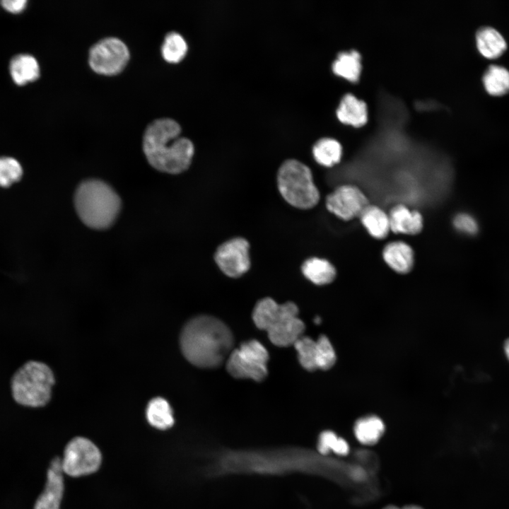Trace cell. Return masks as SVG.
<instances>
[{
    "label": "cell",
    "mask_w": 509,
    "mask_h": 509,
    "mask_svg": "<svg viewBox=\"0 0 509 509\" xmlns=\"http://www.w3.org/2000/svg\"><path fill=\"white\" fill-rule=\"evenodd\" d=\"M62 459L52 460L47 473L45 486L35 501L34 509H60L64 493Z\"/></svg>",
    "instance_id": "12"
},
{
    "label": "cell",
    "mask_w": 509,
    "mask_h": 509,
    "mask_svg": "<svg viewBox=\"0 0 509 509\" xmlns=\"http://www.w3.org/2000/svg\"><path fill=\"white\" fill-rule=\"evenodd\" d=\"M101 460V453L92 441L86 438L76 437L65 447L62 467L64 473L78 477L96 472Z\"/></svg>",
    "instance_id": "8"
},
{
    "label": "cell",
    "mask_w": 509,
    "mask_h": 509,
    "mask_svg": "<svg viewBox=\"0 0 509 509\" xmlns=\"http://www.w3.org/2000/svg\"><path fill=\"white\" fill-rule=\"evenodd\" d=\"M23 169L20 162L10 156L0 157V187H8L20 181Z\"/></svg>",
    "instance_id": "27"
},
{
    "label": "cell",
    "mask_w": 509,
    "mask_h": 509,
    "mask_svg": "<svg viewBox=\"0 0 509 509\" xmlns=\"http://www.w3.org/2000/svg\"><path fill=\"white\" fill-rule=\"evenodd\" d=\"M402 509H423V508L419 506H417V505H407V506L402 508Z\"/></svg>",
    "instance_id": "34"
},
{
    "label": "cell",
    "mask_w": 509,
    "mask_h": 509,
    "mask_svg": "<svg viewBox=\"0 0 509 509\" xmlns=\"http://www.w3.org/2000/svg\"><path fill=\"white\" fill-rule=\"evenodd\" d=\"M28 1L26 0H4L1 1V6L11 13H19L25 9Z\"/></svg>",
    "instance_id": "31"
},
{
    "label": "cell",
    "mask_w": 509,
    "mask_h": 509,
    "mask_svg": "<svg viewBox=\"0 0 509 509\" xmlns=\"http://www.w3.org/2000/svg\"><path fill=\"white\" fill-rule=\"evenodd\" d=\"M249 242L241 237L231 238L216 249L215 262L221 271L226 276L238 278L250 268Z\"/></svg>",
    "instance_id": "10"
},
{
    "label": "cell",
    "mask_w": 509,
    "mask_h": 509,
    "mask_svg": "<svg viewBox=\"0 0 509 509\" xmlns=\"http://www.w3.org/2000/svg\"><path fill=\"white\" fill-rule=\"evenodd\" d=\"M301 271L306 279L319 286L332 283L337 275L336 269L332 263L316 257L307 259L301 266Z\"/></svg>",
    "instance_id": "18"
},
{
    "label": "cell",
    "mask_w": 509,
    "mask_h": 509,
    "mask_svg": "<svg viewBox=\"0 0 509 509\" xmlns=\"http://www.w3.org/2000/svg\"><path fill=\"white\" fill-rule=\"evenodd\" d=\"M298 315L294 303L280 305L271 298H264L255 305L252 319L259 329L267 332L271 343L286 347L294 345L303 336L305 327Z\"/></svg>",
    "instance_id": "4"
},
{
    "label": "cell",
    "mask_w": 509,
    "mask_h": 509,
    "mask_svg": "<svg viewBox=\"0 0 509 509\" xmlns=\"http://www.w3.org/2000/svg\"><path fill=\"white\" fill-rule=\"evenodd\" d=\"M453 226L459 232L467 235H474L478 232L479 225L472 215L460 213L453 218Z\"/></svg>",
    "instance_id": "30"
},
{
    "label": "cell",
    "mask_w": 509,
    "mask_h": 509,
    "mask_svg": "<svg viewBox=\"0 0 509 509\" xmlns=\"http://www.w3.org/2000/svg\"><path fill=\"white\" fill-rule=\"evenodd\" d=\"M325 204L332 213L342 220L349 221L359 217L370 204L358 187L344 185L336 188L326 197Z\"/></svg>",
    "instance_id": "11"
},
{
    "label": "cell",
    "mask_w": 509,
    "mask_h": 509,
    "mask_svg": "<svg viewBox=\"0 0 509 509\" xmlns=\"http://www.w3.org/2000/svg\"><path fill=\"white\" fill-rule=\"evenodd\" d=\"M357 440L364 445L375 444L385 432V424L379 417L370 415L360 418L353 428Z\"/></svg>",
    "instance_id": "20"
},
{
    "label": "cell",
    "mask_w": 509,
    "mask_h": 509,
    "mask_svg": "<svg viewBox=\"0 0 509 509\" xmlns=\"http://www.w3.org/2000/svg\"><path fill=\"white\" fill-rule=\"evenodd\" d=\"M315 322L316 324H319V323L320 322V319L319 317H317L315 318Z\"/></svg>",
    "instance_id": "36"
},
{
    "label": "cell",
    "mask_w": 509,
    "mask_h": 509,
    "mask_svg": "<svg viewBox=\"0 0 509 509\" xmlns=\"http://www.w3.org/2000/svg\"><path fill=\"white\" fill-rule=\"evenodd\" d=\"M338 119L344 123L361 126L367 121V106L351 93L343 96L337 110Z\"/></svg>",
    "instance_id": "17"
},
{
    "label": "cell",
    "mask_w": 509,
    "mask_h": 509,
    "mask_svg": "<svg viewBox=\"0 0 509 509\" xmlns=\"http://www.w3.org/2000/svg\"><path fill=\"white\" fill-rule=\"evenodd\" d=\"M269 353L257 340L243 342L233 349L226 360V369L235 378H246L260 382L267 375Z\"/></svg>",
    "instance_id": "7"
},
{
    "label": "cell",
    "mask_w": 509,
    "mask_h": 509,
    "mask_svg": "<svg viewBox=\"0 0 509 509\" xmlns=\"http://www.w3.org/2000/svg\"><path fill=\"white\" fill-rule=\"evenodd\" d=\"M390 230L394 233L416 235L423 227L421 214L416 210H411L404 204L392 207L388 214Z\"/></svg>",
    "instance_id": "13"
},
{
    "label": "cell",
    "mask_w": 509,
    "mask_h": 509,
    "mask_svg": "<svg viewBox=\"0 0 509 509\" xmlns=\"http://www.w3.org/2000/svg\"><path fill=\"white\" fill-rule=\"evenodd\" d=\"M9 71L13 81L20 86L35 81L40 73L35 57L25 53L16 54L11 59Z\"/></svg>",
    "instance_id": "16"
},
{
    "label": "cell",
    "mask_w": 509,
    "mask_h": 509,
    "mask_svg": "<svg viewBox=\"0 0 509 509\" xmlns=\"http://www.w3.org/2000/svg\"><path fill=\"white\" fill-rule=\"evenodd\" d=\"M476 43L479 52L488 59L500 57L507 47V43L501 33L491 26L481 27L476 31Z\"/></svg>",
    "instance_id": "15"
},
{
    "label": "cell",
    "mask_w": 509,
    "mask_h": 509,
    "mask_svg": "<svg viewBox=\"0 0 509 509\" xmlns=\"http://www.w3.org/2000/svg\"><path fill=\"white\" fill-rule=\"evenodd\" d=\"M482 81L490 95H503L509 92V70L501 65L491 64L484 71Z\"/></svg>",
    "instance_id": "23"
},
{
    "label": "cell",
    "mask_w": 509,
    "mask_h": 509,
    "mask_svg": "<svg viewBox=\"0 0 509 509\" xmlns=\"http://www.w3.org/2000/svg\"><path fill=\"white\" fill-rule=\"evenodd\" d=\"M187 44L185 38L177 32L168 33L161 48L164 59L170 63L180 62L186 55Z\"/></svg>",
    "instance_id": "25"
},
{
    "label": "cell",
    "mask_w": 509,
    "mask_h": 509,
    "mask_svg": "<svg viewBox=\"0 0 509 509\" xmlns=\"http://www.w3.org/2000/svg\"><path fill=\"white\" fill-rule=\"evenodd\" d=\"M146 414L149 424L158 429H168L174 423L171 406L162 397L152 399L148 404Z\"/></svg>",
    "instance_id": "22"
},
{
    "label": "cell",
    "mask_w": 509,
    "mask_h": 509,
    "mask_svg": "<svg viewBox=\"0 0 509 509\" xmlns=\"http://www.w3.org/2000/svg\"><path fill=\"white\" fill-rule=\"evenodd\" d=\"M129 59L126 45L114 37L100 40L89 51L88 62L96 73L115 75L120 73Z\"/></svg>",
    "instance_id": "9"
},
{
    "label": "cell",
    "mask_w": 509,
    "mask_h": 509,
    "mask_svg": "<svg viewBox=\"0 0 509 509\" xmlns=\"http://www.w3.org/2000/svg\"><path fill=\"white\" fill-rule=\"evenodd\" d=\"M317 447L322 454H327L332 450L339 455H346L349 452L347 442L331 431H325L320 434Z\"/></svg>",
    "instance_id": "28"
},
{
    "label": "cell",
    "mask_w": 509,
    "mask_h": 509,
    "mask_svg": "<svg viewBox=\"0 0 509 509\" xmlns=\"http://www.w3.org/2000/svg\"><path fill=\"white\" fill-rule=\"evenodd\" d=\"M181 127L172 119L161 118L146 127L143 150L149 164L158 171L180 174L190 166L194 153L192 141L180 136Z\"/></svg>",
    "instance_id": "2"
},
{
    "label": "cell",
    "mask_w": 509,
    "mask_h": 509,
    "mask_svg": "<svg viewBox=\"0 0 509 509\" xmlns=\"http://www.w3.org/2000/svg\"><path fill=\"white\" fill-rule=\"evenodd\" d=\"M54 384V373L46 363L28 361L19 367L11 377L12 397L21 406L42 407L49 402Z\"/></svg>",
    "instance_id": "5"
},
{
    "label": "cell",
    "mask_w": 509,
    "mask_h": 509,
    "mask_svg": "<svg viewBox=\"0 0 509 509\" xmlns=\"http://www.w3.org/2000/svg\"><path fill=\"white\" fill-rule=\"evenodd\" d=\"M74 202L81 221L95 230L110 227L118 217L122 206L121 199L116 191L105 182L94 178L79 184Z\"/></svg>",
    "instance_id": "3"
},
{
    "label": "cell",
    "mask_w": 509,
    "mask_h": 509,
    "mask_svg": "<svg viewBox=\"0 0 509 509\" xmlns=\"http://www.w3.org/2000/svg\"><path fill=\"white\" fill-rule=\"evenodd\" d=\"M298 352L300 365L308 371H314L317 367L316 341L302 336L293 345Z\"/></svg>",
    "instance_id": "26"
},
{
    "label": "cell",
    "mask_w": 509,
    "mask_h": 509,
    "mask_svg": "<svg viewBox=\"0 0 509 509\" xmlns=\"http://www.w3.org/2000/svg\"><path fill=\"white\" fill-rule=\"evenodd\" d=\"M353 476L356 479L360 480L363 479L364 474L363 473V470H361V469H356L353 472Z\"/></svg>",
    "instance_id": "32"
},
{
    "label": "cell",
    "mask_w": 509,
    "mask_h": 509,
    "mask_svg": "<svg viewBox=\"0 0 509 509\" xmlns=\"http://www.w3.org/2000/svg\"><path fill=\"white\" fill-rule=\"evenodd\" d=\"M277 186L283 199L292 206L309 209L320 200V192L314 183L308 166L296 159L286 160L277 172Z\"/></svg>",
    "instance_id": "6"
},
{
    "label": "cell",
    "mask_w": 509,
    "mask_h": 509,
    "mask_svg": "<svg viewBox=\"0 0 509 509\" xmlns=\"http://www.w3.org/2000/svg\"><path fill=\"white\" fill-rule=\"evenodd\" d=\"M384 509H402V508H398L394 505H388V506L385 507Z\"/></svg>",
    "instance_id": "35"
},
{
    "label": "cell",
    "mask_w": 509,
    "mask_h": 509,
    "mask_svg": "<svg viewBox=\"0 0 509 509\" xmlns=\"http://www.w3.org/2000/svg\"><path fill=\"white\" fill-rule=\"evenodd\" d=\"M180 348L192 364L204 368H216L226 361L233 350V337L220 320L199 315L184 326L180 334Z\"/></svg>",
    "instance_id": "1"
},
{
    "label": "cell",
    "mask_w": 509,
    "mask_h": 509,
    "mask_svg": "<svg viewBox=\"0 0 509 509\" xmlns=\"http://www.w3.org/2000/svg\"><path fill=\"white\" fill-rule=\"evenodd\" d=\"M504 349H505V354H506L508 358L509 359V339H507L506 341L505 342Z\"/></svg>",
    "instance_id": "33"
},
{
    "label": "cell",
    "mask_w": 509,
    "mask_h": 509,
    "mask_svg": "<svg viewBox=\"0 0 509 509\" xmlns=\"http://www.w3.org/2000/svg\"><path fill=\"white\" fill-rule=\"evenodd\" d=\"M334 72L348 80H358L361 70V55L356 50L340 52L332 64Z\"/></svg>",
    "instance_id": "24"
},
{
    "label": "cell",
    "mask_w": 509,
    "mask_h": 509,
    "mask_svg": "<svg viewBox=\"0 0 509 509\" xmlns=\"http://www.w3.org/2000/svg\"><path fill=\"white\" fill-rule=\"evenodd\" d=\"M317 369L327 370L334 366L337 361L334 349L324 335H321L317 340Z\"/></svg>",
    "instance_id": "29"
},
{
    "label": "cell",
    "mask_w": 509,
    "mask_h": 509,
    "mask_svg": "<svg viewBox=\"0 0 509 509\" xmlns=\"http://www.w3.org/2000/svg\"><path fill=\"white\" fill-rule=\"evenodd\" d=\"M382 257L386 264L394 271L407 274L413 268L414 255L412 248L402 241L391 242L385 245Z\"/></svg>",
    "instance_id": "14"
},
{
    "label": "cell",
    "mask_w": 509,
    "mask_h": 509,
    "mask_svg": "<svg viewBox=\"0 0 509 509\" xmlns=\"http://www.w3.org/2000/svg\"><path fill=\"white\" fill-rule=\"evenodd\" d=\"M312 152L317 163L324 167H332L340 161L342 147L337 140L324 137L315 143Z\"/></svg>",
    "instance_id": "21"
},
{
    "label": "cell",
    "mask_w": 509,
    "mask_h": 509,
    "mask_svg": "<svg viewBox=\"0 0 509 509\" xmlns=\"http://www.w3.org/2000/svg\"><path fill=\"white\" fill-rule=\"evenodd\" d=\"M359 218L369 234L375 238L383 239L390 230L388 215L377 206L369 204Z\"/></svg>",
    "instance_id": "19"
}]
</instances>
